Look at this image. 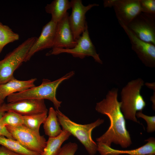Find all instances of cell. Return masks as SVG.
I'll list each match as a JSON object with an SVG mask.
<instances>
[{"label":"cell","instance_id":"3957f363","mask_svg":"<svg viewBox=\"0 0 155 155\" xmlns=\"http://www.w3.org/2000/svg\"><path fill=\"white\" fill-rule=\"evenodd\" d=\"M144 84L141 78L132 80L123 88L121 93V109L125 118L139 123L136 114L142 111L146 105L140 93Z\"/></svg>","mask_w":155,"mask_h":155},{"label":"cell","instance_id":"7a4b0ae2","mask_svg":"<svg viewBox=\"0 0 155 155\" xmlns=\"http://www.w3.org/2000/svg\"><path fill=\"white\" fill-rule=\"evenodd\" d=\"M75 74L71 71L64 75L53 81L44 79L41 84L24 91L12 94L7 97L8 103L24 99H48L51 101L56 110H59L62 102L58 100L56 97L57 89L64 81L69 79Z\"/></svg>","mask_w":155,"mask_h":155},{"label":"cell","instance_id":"5b68a950","mask_svg":"<svg viewBox=\"0 0 155 155\" xmlns=\"http://www.w3.org/2000/svg\"><path fill=\"white\" fill-rule=\"evenodd\" d=\"M37 38H28L0 60V84L12 78L14 71L22 64Z\"/></svg>","mask_w":155,"mask_h":155},{"label":"cell","instance_id":"6da1fadb","mask_svg":"<svg viewBox=\"0 0 155 155\" xmlns=\"http://www.w3.org/2000/svg\"><path fill=\"white\" fill-rule=\"evenodd\" d=\"M118 91L117 88L112 89L108 91L105 98L96 104V111L106 115L110 123L107 131L96 140L97 143H102L110 147L113 143L126 148L129 147L132 142L121 110V102L118 100Z\"/></svg>","mask_w":155,"mask_h":155},{"label":"cell","instance_id":"d6986e66","mask_svg":"<svg viewBox=\"0 0 155 155\" xmlns=\"http://www.w3.org/2000/svg\"><path fill=\"white\" fill-rule=\"evenodd\" d=\"M43 124L45 134L49 137L57 136L62 131V130L60 127L56 111L53 107L49 108L48 116Z\"/></svg>","mask_w":155,"mask_h":155},{"label":"cell","instance_id":"484cf974","mask_svg":"<svg viewBox=\"0 0 155 155\" xmlns=\"http://www.w3.org/2000/svg\"><path fill=\"white\" fill-rule=\"evenodd\" d=\"M78 149L76 143L69 142L61 147L57 155H74Z\"/></svg>","mask_w":155,"mask_h":155},{"label":"cell","instance_id":"1f68e13d","mask_svg":"<svg viewBox=\"0 0 155 155\" xmlns=\"http://www.w3.org/2000/svg\"><path fill=\"white\" fill-rule=\"evenodd\" d=\"M153 155H155V154H154Z\"/></svg>","mask_w":155,"mask_h":155},{"label":"cell","instance_id":"7c38bea8","mask_svg":"<svg viewBox=\"0 0 155 155\" xmlns=\"http://www.w3.org/2000/svg\"><path fill=\"white\" fill-rule=\"evenodd\" d=\"M69 14L67 12L57 25L52 49H70L77 44L74 39L69 21Z\"/></svg>","mask_w":155,"mask_h":155},{"label":"cell","instance_id":"603a6c76","mask_svg":"<svg viewBox=\"0 0 155 155\" xmlns=\"http://www.w3.org/2000/svg\"><path fill=\"white\" fill-rule=\"evenodd\" d=\"M2 124L4 126L8 125L18 127L23 124L22 116L12 111L5 112L1 119Z\"/></svg>","mask_w":155,"mask_h":155},{"label":"cell","instance_id":"44dd1931","mask_svg":"<svg viewBox=\"0 0 155 155\" xmlns=\"http://www.w3.org/2000/svg\"><path fill=\"white\" fill-rule=\"evenodd\" d=\"M47 113H44L27 116H22L23 125L34 132L39 133L40 125L44 123L47 117Z\"/></svg>","mask_w":155,"mask_h":155},{"label":"cell","instance_id":"5bb4252c","mask_svg":"<svg viewBox=\"0 0 155 155\" xmlns=\"http://www.w3.org/2000/svg\"><path fill=\"white\" fill-rule=\"evenodd\" d=\"M57 24L51 20L43 26L40 36L30 49L24 62L29 61L36 52L46 49L52 48Z\"/></svg>","mask_w":155,"mask_h":155},{"label":"cell","instance_id":"9a60e30c","mask_svg":"<svg viewBox=\"0 0 155 155\" xmlns=\"http://www.w3.org/2000/svg\"><path fill=\"white\" fill-rule=\"evenodd\" d=\"M147 142L138 148L129 150H120L112 148L102 143H97V151L100 155H119L128 154L129 155H145L155 154V139L150 137L145 140Z\"/></svg>","mask_w":155,"mask_h":155},{"label":"cell","instance_id":"ac0fdd59","mask_svg":"<svg viewBox=\"0 0 155 155\" xmlns=\"http://www.w3.org/2000/svg\"><path fill=\"white\" fill-rule=\"evenodd\" d=\"M71 135L68 131L62 129L60 134L55 137H49L44 151L41 155H57L63 143Z\"/></svg>","mask_w":155,"mask_h":155},{"label":"cell","instance_id":"7402d4cb","mask_svg":"<svg viewBox=\"0 0 155 155\" xmlns=\"http://www.w3.org/2000/svg\"><path fill=\"white\" fill-rule=\"evenodd\" d=\"M19 35L13 32L9 26L0 22V53L7 44L18 40Z\"/></svg>","mask_w":155,"mask_h":155},{"label":"cell","instance_id":"4316f807","mask_svg":"<svg viewBox=\"0 0 155 155\" xmlns=\"http://www.w3.org/2000/svg\"><path fill=\"white\" fill-rule=\"evenodd\" d=\"M5 112L0 110V135L4 136L7 138L15 140L7 131L6 127L3 125L1 122V118Z\"/></svg>","mask_w":155,"mask_h":155},{"label":"cell","instance_id":"d4e9b609","mask_svg":"<svg viewBox=\"0 0 155 155\" xmlns=\"http://www.w3.org/2000/svg\"><path fill=\"white\" fill-rule=\"evenodd\" d=\"M136 116L138 118H142L146 121L147 126V131L148 133L154 132L155 131V116H149L143 114L142 111L136 113Z\"/></svg>","mask_w":155,"mask_h":155},{"label":"cell","instance_id":"30bf717a","mask_svg":"<svg viewBox=\"0 0 155 155\" xmlns=\"http://www.w3.org/2000/svg\"><path fill=\"white\" fill-rule=\"evenodd\" d=\"M0 110L5 112L12 111L22 116L47 113L48 110L44 99H24L0 106Z\"/></svg>","mask_w":155,"mask_h":155},{"label":"cell","instance_id":"83f0119b","mask_svg":"<svg viewBox=\"0 0 155 155\" xmlns=\"http://www.w3.org/2000/svg\"><path fill=\"white\" fill-rule=\"evenodd\" d=\"M0 155H24L10 150L4 146H0Z\"/></svg>","mask_w":155,"mask_h":155},{"label":"cell","instance_id":"e0dca14e","mask_svg":"<svg viewBox=\"0 0 155 155\" xmlns=\"http://www.w3.org/2000/svg\"><path fill=\"white\" fill-rule=\"evenodd\" d=\"M71 7V1L68 0H54L47 4L45 10L47 13L51 15V20L57 23Z\"/></svg>","mask_w":155,"mask_h":155},{"label":"cell","instance_id":"4dcf8cb0","mask_svg":"<svg viewBox=\"0 0 155 155\" xmlns=\"http://www.w3.org/2000/svg\"><path fill=\"white\" fill-rule=\"evenodd\" d=\"M154 154H146V155H153Z\"/></svg>","mask_w":155,"mask_h":155},{"label":"cell","instance_id":"ffe728a7","mask_svg":"<svg viewBox=\"0 0 155 155\" xmlns=\"http://www.w3.org/2000/svg\"><path fill=\"white\" fill-rule=\"evenodd\" d=\"M0 145L13 151L24 155H41L25 148L17 140L0 135Z\"/></svg>","mask_w":155,"mask_h":155},{"label":"cell","instance_id":"f546056e","mask_svg":"<svg viewBox=\"0 0 155 155\" xmlns=\"http://www.w3.org/2000/svg\"><path fill=\"white\" fill-rule=\"evenodd\" d=\"M4 103V100L0 98V106Z\"/></svg>","mask_w":155,"mask_h":155},{"label":"cell","instance_id":"ba28073f","mask_svg":"<svg viewBox=\"0 0 155 155\" xmlns=\"http://www.w3.org/2000/svg\"><path fill=\"white\" fill-rule=\"evenodd\" d=\"M126 26L138 38L155 45V16L141 12Z\"/></svg>","mask_w":155,"mask_h":155},{"label":"cell","instance_id":"cb8c5ba5","mask_svg":"<svg viewBox=\"0 0 155 155\" xmlns=\"http://www.w3.org/2000/svg\"><path fill=\"white\" fill-rule=\"evenodd\" d=\"M142 12L155 16V0H140Z\"/></svg>","mask_w":155,"mask_h":155},{"label":"cell","instance_id":"52a82bcc","mask_svg":"<svg viewBox=\"0 0 155 155\" xmlns=\"http://www.w3.org/2000/svg\"><path fill=\"white\" fill-rule=\"evenodd\" d=\"M77 44L73 48L70 49H52L46 55H56L66 53L70 54L75 57L83 59L86 57L91 56L95 61L101 64L102 61L100 58L99 54L96 51L89 36L88 26L80 37L76 40Z\"/></svg>","mask_w":155,"mask_h":155},{"label":"cell","instance_id":"8fae6325","mask_svg":"<svg viewBox=\"0 0 155 155\" xmlns=\"http://www.w3.org/2000/svg\"><path fill=\"white\" fill-rule=\"evenodd\" d=\"M71 2L72 12L69 16V21L74 38L76 41L88 26L86 20V13L92 7L99 5L94 3L84 6L81 0H72Z\"/></svg>","mask_w":155,"mask_h":155},{"label":"cell","instance_id":"4fadbf2b","mask_svg":"<svg viewBox=\"0 0 155 155\" xmlns=\"http://www.w3.org/2000/svg\"><path fill=\"white\" fill-rule=\"evenodd\" d=\"M113 7L118 22L126 26L142 12L140 0H115Z\"/></svg>","mask_w":155,"mask_h":155},{"label":"cell","instance_id":"8992f818","mask_svg":"<svg viewBox=\"0 0 155 155\" xmlns=\"http://www.w3.org/2000/svg\"><path fill=\"white\" fill-rule=\"evenodd\" d=\"M5 127L14 139L27 149L41 155L46 143L44 136L41 135L24 125L13 127Z\"/></svg>","mask_w":155,"mask_h":155},{"label":"cell","instance_id":"f1b7e54d","mask_svg":"<svg viewBox=\"0 0 155 155\" xmlns=\"http://www.w3.org/2000/svg\"><path fill=\"white\" fill-rule=\"evenodd\" d=\"M115 0H104L103 1V6L104 7H112Z\"/></svg>","mask_w":155,"mask_h":155},{"label":"cell","instance_id":"2e32d148","mask_svg":"<svg viewBox=\"0 0 155 155\" xmlns=\"http://www.w3.org/2000/svg\"><path fill=\"white\" fill-rule=\"evenodd\" d=\"M36 80L34 78L22 81L13 77L6 83L0 84V98L4 100L6 97L16 92H22L35 86Z\"/></svg>","mask_w":155,"mask_h":155},{"label":"cell","instance_id":"277c9868","mask_svg":"<svg viewBox=\"0 0 155 155\" xmlns=\"http://www.w3.org/2000/svg\"><path fill=\"white\" fill-rule=\"evenodd\" d=\"M56 112L62 129L68 131L77 138L90 155H95L97 151V144L92 139V132L95 128L103 123L104 120L99 118L90 123L82 125L72 121L59 110H56Z\"/></svg>","mask_w":155,"mask_h":155},{"label":"cell","instance_id":"9c48e42d","mask_svg":"<svg viewBox=\"0 0 155 155\" xmlns=\"http://www.w3.org/2000/svg\"><path fill=\"white\" fill-rule=\"evenodd\" d=\"M128 37L131 48L139 59L146 66L155 67V45L144 41L137 37L127 26L118 22Z\"/></svg>","mask_w":155,"mask_h":155}]
</instances>
